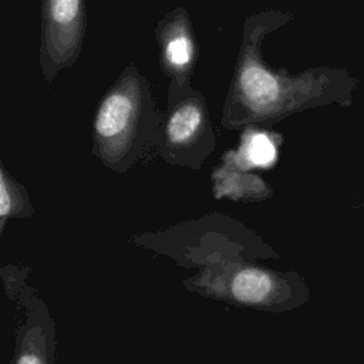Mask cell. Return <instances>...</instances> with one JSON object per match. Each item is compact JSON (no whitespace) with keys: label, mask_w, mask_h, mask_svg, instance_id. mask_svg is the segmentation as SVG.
Returning <instances> with one entry per match:
<instances>
[{"label":"cell","mask_w":364,"mask_h":364,"mask_svg":"<svg viewBox=\"0 0 364 364\" xmlns=\"http://www.w3.org/2000/svg\"><path fill=\"white\" fill-rule=\"evenodd\" d=\"M162 121L148 81L128 67L100 101L92 152L109 169L122 173L158 145Z\"/></svg>","instance_id":"1"},{"label":"cell","mask_w":364,"mask_h":364,"mask_svg":"<svg viewBox=\"0 0 364 364\" xmlns=\"http://www.w3.org/2000/svg\"><path fill=\"white\" fill-rule=\"evenodd\" d=\"M129 240L183 269L195 270L226 262L279 259L277 252L253 230L222 213L141 233Z\"/></svg>","instance_id":"2"},{"label":"cell","mask_w":364,"mask_h":364,"mask_svg":"<svg viewBox=\"0 0 364 364\" xmlns=\"http://www.w3.org/2000/svg\"><path fill=\"white\" fill-rule=\"evenodd\" d=\"M181 286L205 299L267 313L290 311L310 300V287L299 272L272 269L259 262L200 267L182 279Z\"/></svg>","instance_id":"3"},{"label":"cell","mask_w":364,"mask_h":364,"mask_svg":"<svg viewBox=\"0 0 364 364\" xmlns=\"http://www.w3.org/2000/svg\"><path fill=\"white\" fill-rule=\"evenodd\" d=\"M31 267H0L3 291L14 310V347L10 364H55L57 327L47 301L28 283Z\"/></svg>","instance_id":"4"},{"label":"cell","mask_w":364,"mask_h":364,"mask_svg":"<svg viewBox=\"0 0 364 364\" xmlns=\"http://www.w3.org/2000/svg\"><path fill=\"white\" fill-rule=\"evenodd\" d=\"M216 136L205 97L186 85L172 82L168 111L164 114L156 149L172 165L199 168L215 151Z\"/></svg>","instance_id":"5"},{"label":"cell","mask_w":364,"mask_h":364,"mask_svg":"<svg viewBox=\"0 0 364 364\" xmlns=\"http://www.w3.org/2000/svg\"><path fill=\"white\" fill-rule=\"evenodd\" d=\"M40 64L47 82L71 67L81 51L85 33L84 0H41Z\"/></svg>","instance_id":"6"},{"label":"cell","mask_w":364,"mask_h":364,"mask_svg":"<svg viewBox=\"0 0 364 364\" xmlns=\"http://www.w3.org/2000/svg\"><path fill=\"white\" fill-rule=\"evenodd\" d=\"M158 44L162 51V63L172 82L189 84L195 63V41L191 21L183 9H176L158 24Z\"/></svg>","instance_id":"7"},{"label":"cell","mask_w":364,"mask_h":364,"mask_svg":"<svg viewBox=\"0 0 364 364\" xmlns=\"http://www.w3.org/2000/svg\"><path fill=\"white\" fill-rule=\"evenodd\" d=\"M213 193L216 198L232 200H263L270 195L269 186L256 175H242L225 162L213 173Z\"/></svg>","instance_id":"8"},{"label":"cell","mask_w":364,"mask_h":364,"mask_svg":"<svg viewBox=\"0 0 364 364\" xmlns=\"http://www.w3.org/2000/svg\"><path fill=\"white\" fill-rule=\"evenodd\" d=\"M34 213L24 186L17 183L6 169L0 172V235H3L9 219L30 218Z\"/></svg>","instance_id":"9"},{"label":"cell","mask_w":364,"mask_h":364,"mask_svg":"<svg viewBox=\"0 0 364 364\" xmlns=\"http://www.w3.org/2000/svg\"><path fill=\"white\" fill-rule=\"evenodd\" d=\"M237 155L240 161L252 166H269L276 159V148L266 134L252 132L246 136Z\"/></svg>","instance_id":"10"}]
</instances>
